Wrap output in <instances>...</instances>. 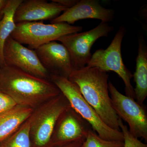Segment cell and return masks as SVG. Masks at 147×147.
<instances>
[{"mask_svg": "<svg viewBox=\"0 0 147 147\" xmlns=\"http://www.w3.org/2000/svg\"><path fill=\"white\" fill-rule=\"evenodd\" d=\"M0 70H1V66H0Z\"/></svg>", "mask_w": 147, "mask_h": 147, "instance_id": "cell-24", "label": "cell"}, {"mask_svg": "<svg viewBox=\"0 0 147 147\" xmlns=\"http://www.w3.org/2000/svg\"><path fill=\"white\" fill-rule=\"evenodd\" d=\"M115 17V11L103 7L96 0L79 1L75 5L67 8L63 13L51 21V24L65 23L69 25L84 19H96L101 22H112Z\"/></svg>", "mask_w": 147, "mask_h": 147, "instance_id": "cell-12", "label": "cell"}, {"mask_svg": "<svg viewBox=\"0 0 147 147\" xmlns=\"http://www.w3.org/2000/svg\"><path fill=\"white\" fill-rule=\"evenodd\" d=\"M0 91L12 98L18 105L32 108L61 93L48 79L6 65L1 67Z\"/></svg>", "mask_w": 147, "mask_h": 147, "instance_id": "cell-1", "label": "cell"}, {"mask_svg": "<svg viewBox=\"0 0 147 147\" xmlns=\"http://www.w3.org/2000/svg\"><path fill=\"white\" fill-rule=\"evenodd\" d=\"M23 0H7L0 13V66L5 65L3 50L7 39L10 36L16 28L14 17L16 9Z\"/></svg>", "mask_w": 147, "mask_h": 147, "instance_id": "cell-16", "label": "cell"}, {"mask_svg": "<svg viewBox=\"0 0 147 147\" xmlns=\"http://www.w3.org/2000/svg\"><path fill=\"white\" fill-rule=\"evenodd\" d=\"M17 105L12 98L0 91V115L11 110Z\"/></svg>", "mask_w": 147, "mask_h": 147, "instance_id": "cell-20", "label": "cell"}, {"mask_svg": "<svg viewBox=\"0 0 147 147\" xmlns=\"http://www.w3.org/2000/svg\"><path fill=\"white\" fill-rule=\"evenodd\" d=\"M71 107L61 92L48 100L29 118L31 133L36 147H43L50 142L61 115Z\"/></svg>", "mask_w": 147, "mask_h": 147, "instance_id": "cell-6", "label": "cell"}, {"mask_svg": "<svg viewBox=\"0 0 147 147\" xmlns=\"http://www.w3.org/2000/svg\"><path fill=\"white\" fill-rule=\"evenodd\" d=\"M33 109L17 105L0 115V143L10 137L30 118Z\"/></svg>", "mask_w": 147, "mask_h": 147, "instance_id": "cell-15", "label": "cell"}, {"mask_svg": "<svg viewBox=\"0 0 147 147\" xmlns=\"http://www.w3.org/2000/svg\"><path fill=\"white\" fill-rule=\"evenodd\" d=\"M113 30L114 27L108 23L101 22L90 30L67 35L57 41H60L68 50L74 69L76 70L85 67L88 63L92 56L91 48L96 40L108 36Z\"/></svg>", "mask_w": 147, "mask_h": 147, "instance_id": "cell-8", "label": "cell"}, {"mask_svg": "<svg viewBox=\"0 0 147 147\" xmlns=\"http://www.w3.org/2000/svg\"><path fill=\"white\" fill-rule=\"evenodd\" d=\"M107 72L86 66L73 70L68 77L79 88L87 102L109 127L121 130L119 117L113 109L108 88Z\"/></svg>", "mask_w": 147, "mask_h": 147, "instance_id": "cell-2", "label": "cell"}, {"mask_svg": "<svg viewBox=\"0 0 147 147\" xmlns=\"http://www.w3.org/2000/svg\"><path fill=\"white\" fill-rule=\"evenodd\" d=\"M83 27L67 23L45 24L42 21L16 24L10 36L19 43L35 50L40 46L67 35L82 31Z\"/></svg>", "mask_w": 147, "mask_h": 147, "instance_id": "cell-4", "label": "cell"}, {"mask_svg": "<svg viewBox=\"0 0 147 147\" xmlns=\"http://www.w3.org/2000/svg\"><path fill=\"white\" fill-rule=\"evenodd\" d=\"M51 1L63 6L67 8H69L75 5L78 3L79 1L78 0H52Z\"/></svg>", "mask_w": 147, "mask_h": 147, "instance_id": "cell-21", "label": "cell"}, {"mask_svg": "<svg viewBox=\"0 0 147 147\" xmlns=\"http://www.w3.org/2000/svg\"><path fill=\"white\" fill-rule=\"evenodd\" d=\"M92 129L90 123L71 107L59 119L54 133V145L60 146L76 142H84Z\"/></svg>", "mask_w": 147, "mask_h": 147, "instance_id": "cell-10", "label": "cell"}, {"mask_svg": "<svg viewBox=\"0 0 147 147\" xmlns=\"http://www.w3.org/2000/svg\"><path fill=\"white\" fill-rule=\"evenodd\" d=\"M124 141L106 140L100 138L92 129L84 143V147H124Z\"/></svg>", "mask_w": 147, "mask_h": 147, "instance_id": "cell-18", "label": "cell"}, {"mask_svg": "<svg viewBox=\"0 0 147 147\" xmlns=\"http://www.w3.org/2000/svg\"><path fill=\"white\" fill-rule=\"evenodd\" d=\"M7 0H0V13L5 5Z\"/></svg>", "mask_w": 147, "mask_h": 147, "instance_id": "cell-23", "label": "cell"}, {"mask_svg": "<svg viewBox=\"0 0 147 147\" xmlns=\"http://www.w3.org/2000/svg\"><path fill=\"white\" fill-rule=\"evenodd\" d=\"M30 123L29 119L18 130L0 143V147H30Z\"/></svg>", "mask_w": 147, "mask_h": 147, "instance_id": "cell-17", "label": "cell"}, {"mask_svg": "<svg viewBox=\"0 0 147 147\" xmlns=\"http://www.w3.org/2000/svg\"><path fill=\"white\" fill-rule=\"evenodd\" d=\"M84 142H71V143L60 145V146H55V147H84Z\"/></svg>", "mask_w": 147, "mask_h": 147, "instance_id": "cell-22", "label": "cell"}, {"mask_svg": "<svg viewBox=\"0 0 147 147\" xmlns=\"http://www.w3.org/2000/svg\"><path fill=\"white\" fill-rule=\"evenodd\" d=\"M108 88L113 109L119 118L128 124L132 136L147 141V114L144 105L121 93L111 82H108Z\"/></svg>", "mask_w": 147, "mask_h": 147, "instance_id": "cell-7", "label": "cell"}, {"mask_svg": "<svg viewBox=\"0 0 147 147\" xmlns=\"http://www.w3.org/2000/svg\"><path fill=\"white\" fill-rule=\"evenodd\" d=\"M50 78L68 100L71 108L90 123L100 138L106 140L124 141L122 131L113 129L103 122L85 100L75 83L67 77L55 74H50Z\"/></svg>", "mask_w": 147, "mask_h": 147, "instance_id": "cell-3", "label": "cell"}, {"mask_svg": "<svg viewBox=\"0 0 147 147\" xmlns=\"http://www.w3.org/2000/svg\"><path fill=\"white\" fill-rule=\"evenodd\" d=\"M119 123L121 131L123 135L124 147H147L146 144L142 143L130 134L127 126L123 123V121L120 118Z\"/></svg>", "mask_w": 147, "mask_h": 147, "instance_id": "cell-19", "label": "cell"}, {"mask_svg": "<svg viewBox=\"0 0 147 147\" xmlns=\"http://www.w3.org/2000/svg\"><path fill=\"white\" fill-rule=\"evenodd\" d=\"M3 57L5 65L43 79L49 77V72L40 63L34 50L25 47L10 36L5 43Z\"/></svg>", "mask_w": 147, "mask_h": 147, "instance_id": "cell-9", "label": "cell"}, {"mask_svg": "<svg viewBox=\"0 0 147 147\" xmlns=\"http://www.w3.org/2000/svg\"><path fill=\"white\" fill-rule=\"evenodd\" d=\"M66 7L57 3L45 0L23 1L14 15L16 24L53 19L60 15Z\"/></svg>", "mask_w": 147, "mask_h": 147, "instance_id": "cell-13", "label": "cell"}, {"mask_svg": "<svg viewBox=\"0 0 147 147\" xmlns=\"http://www.w3.org/2000/svg\"><path fill=\"white\" fill-rule=\"evenodd\" d=\"M34 51L42 65L51 74L68 78L74 70L68 50L61 43L52 41Z\"/></svg>", "mask_w": 147, "mask_h": 147, "instance_id": "cell-11", "label": "cell"}, {"mask_svg": "<svg viewBox=\"0 0 147 147\" xmlns=\"http://www.w3.org/2000/svg\"><path fill=\"white\" fill-rule=\"evenodd\" d=\"M138 55L136 59V70L133 75L135 88V99L144 105L147 96V45L142 35L138 38Z\"/></svg>", "mask_w": 147, "mask_h": 147, "instance_id": "cell-14", "label": "cell"}, {"mask_svg": "<svg viewBox=\"0 0 147 147\" xmlns=\"http://www.w3.org/2000/svg\"><path fill=\"white\" fill-rule=\"evenodd\" d=\"M126 32L124 26H121L108 48L96 50L92 55L86 66L96 67L105 72L112 71L115 72L124 83L127 96L135 100L134 88L131 83L133 75L124 64L121 53L122 42Z\"/></svg>", "mask_w": 147, "mask_h": 147, "instance_id": "cell-5", "label": "cell"}]
</instances>
